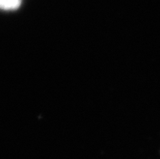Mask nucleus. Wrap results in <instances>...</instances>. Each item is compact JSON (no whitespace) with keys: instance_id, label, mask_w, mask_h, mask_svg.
<instances>
[{"instance_id":"obj_1","label":"nucleus","mask_w":160,"mask_h":159,"mask_svg":"<svg viewBox=\"0 0 160 159\" xmlns=\"http://www.w3.org/2000/svg\"><path fill=\"white\" fill-rule=\"evenodd\" d=\"M21 0H0V9L6 11L16 10L20 7Z\"/></svg>"}]
</instances>
